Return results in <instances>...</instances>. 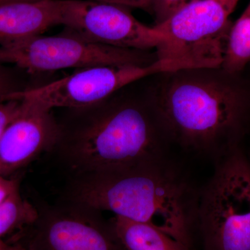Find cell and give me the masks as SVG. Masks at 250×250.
Returning <instances> with one entry per match:
<instances>
[{
    "label": "cell",
    "instance_id": "obj_1",
    "mask_svg": "<svg viewBox=\"0 0 250 250\" xmlns=\"http://www.w3.org/2000/svg\"><path fill=\"white\" fill-rule=\"evenodd\" d=\"M131 86L83 107L57 108L58 134L50 152L74 176L125 168L164 156L166 135L152 103Z\"/></svg>",
    "mask_w": 250,
    "mask_h": 250
},
{
    "label": "cell",
    "instance_id": "obj_2",
    "mask_svg": "<svg viewBox=\"0 0 250 250\" xmlns=\"http://www.w3.org/2000/svg\"><path fill=\"white\" fill-rule=\"evenodd\" d=\"M199 194L163 156L125 168L74 176L67 200L149 224L193 250Z\"/></svg>",
    "mask_w": 250,
    "mask_h": 250
},
{
    "label": "cell",
    "instance_id": "obj_3",
    "mask_svg": "<svg viewBox=\"0 0 250 250\" xmlns=\"http://www.w3.org/2000/svg\"><path fill=\"white\" fill-rule=\"evenodd\" d=\"M211 70L166 72L151 103L166 136L218 159L239 147L247 105L240 90Z\"/></svg>",
    "mask_w": 250,
    "mask_h": 250
},
{
    "label": "cell",
    "instance_id": "obj_4",
    "mask_svg": "<svg viewBox=\"0 0 250 250\" xmlns=\"http://www.w3.org/2000/svg\"><path fill=\"white\" fill-rule=\"evenodd\" d=\"M202 250H250V159L239 147L219 158L199 194Z\"/></svg>",
    "mask_w": 250,
    "mask_h": 250
},
{
    "label": "cell",
    "instance_id": "obj_5",
    "mask_svg": "<svg viewBox=\"0 0 250 250\" xmlns=\"http://www.w3.org/2000/svg\"><path fill=\"white\" fill-rule=\"evenodd\" d=\"M236 5L229 0H194L156 24L164 36L156 48L158 59H174L195 69L221 67L229 30V17Z\"/></svg>",
    "mask_w": 250,
    "mask_h": 250
},
{
    "label": "cell",
    "instance_id": "obj_6",
    "mask_svg": "<svg viewBox=\"0 0 250 250\" xmlns=\"http://www.w3.org/2000/svg\"><path fill=\"white\" fill-rule=\"evenodd\" d=\"M156 59L148 51L100 45L63 33L0 45V62L31 75L97 65H146Z\"/></svg>",
    "mask_w": 250,
    "mask_h": 250
},
{
    "label": "cell",
    "instance_id": "obj_7",
    "mask_svg": "<svg viewBox=\"0 0 250 250\" xmlns=\"http://www.w3.org/2000/svg\"><path fill=\"white\" fill-rule=\"evenodd\" d=\"M191 68L183 61L158 59L146 65L85 67L63 78L13 94L9 100L25 99L50 110L83 107L103 101L146 77Z\"/></svg>",
    "mask_w": 250,
    "mask_h": 250
},
{
    "label": "cell",
    "instance_id": "obj_8",
    "mask_svg": "<svg viewBox=\"0 0 250 250\" xmlns=\"http://www.w3.org/2000/svg\"><path fill=\"white\" fill-rule=\"evenodd\" d=\"M63 34L93 43L149 51L164 36L138 21L127 8L95 0H59Z\"/></svg>",
    "mask_w": 250,
    "mask_h": 250
},
{
    "label": "cell",
    "instance_id": "obj_9",
    "mask_svg": "<svg viewBox=\"0 0 250 250\" xmlns=\"http://www.w3.org/2000/svg\"><path fill=\"white\" fill-rule=\"evenodd\" d=\"M27 228L28 250H124L110 220L72 202L39 209L37 220Z\"/></svg>",
    "mask_w": 250,
    "mask_h": 250
},
{
    "label": "cell",
    "instance_id": "obj_10",
    "mask_svg": "<svg viewBox=\"0 0 250 250\" xmlns=\"http://www.w3.org/2000/svg\"><path fill=\"white\" fill-rule=\"evenodd\" d=\"M21 100L17 113L0 140V175L9 177L38 156L52 150L58 134L53 110Z\"/></svg>",
    "mask_w": 250,
    "mask_h": 250
},
{
    "label": "cell",
    "instance_id": "obj_11",
    "mask_svg": "<svg viewBox=\"0 0 250 250\" xmlns=\"http://www.w3.org/2000/svg\"><path fill=\"white\" fill-rule=\"evenodd\" d=\"M61 24L59 0L0 4V45L42 35Z\"/></svg>",
    "mask_w": 250,
    "mask_h": 250
},
{
    "label": "cell",
    "instance_id": "obj_12",
    "mask_svg": "<svg viewBox=\"0 0 250 250\" xmlns=\"http://www.w3.org/2000/svg\"><path fill=\"white\" fill-rule=\"evenodd\" d=\"M110 221L124 250H191L149 224L118 216Z\"/></svg>",
    "mask_w": 250,
    "mask_h": 250
},
{
    "label": "cell",
    "instance_id": "obj_13",
    "mask_svg": "<svg viewBox=\"0 0 250 250\" xmlns=\"http://www.w3.org/2000/svg\"><path fill=\"white\" fill-rule=\"evenodd\" d=\"M250 62V2L229 30L221 67L228 74L241 71Z\"/></svg>",
    "mask_w": 250,
    "mask_h": 250
},
{
    "label": "cell",
    "instance_id": "obj_14",
    "mask_svg": "<svg viewBox=\"0 0 250 250\" xmlns=\"http://www.w3.org/2000/svg\"><path fill=\"white\" fill-rule=\"evenodd\" d=\"M39 209L24 200L19 190L0 204V238L18 229L28 228L37 220Z\"/></svg>",
    "mask_w": 250,
    "mask_h": 250
},
{
    "label": "cell",
    "instance_id": "obj_15",
    "mask_svg": "<svg viewBox=\"0 0 250 250\" xmlns=\"http://www.w3.org/2000/svg\"><path fill=\"white\" fill-rule=\"evenodd\" d=\"M194 0H152L149 13L155 18L156 24L164 22Z\"/></svg>",
    "mask_w": 250,
    "mask_h": 250
},
{
    "label": "cell",
    "instance_id": "obj_16",
    "mask_svg": "<svg viewBox=\"0 0 250 250\" xmlns=\"http://www.w3.org/2000/svg\"><path fill=\"white\" fill-rule=\"evenodd\" d=\"M5 65L0 62V103L9 100L13 94L27 89L21 86L12 72Z\"/></svg>",
    "mask_w": 250,
    "mask_h": 250
},
{
    "label": "cell",
    "instance_id": "obj_17",
    "mask_svg": "<svg viewBox=\"0 0 250 250\" xmlns=\"http://www.w3.org/2000/svg\"><path fill=\"white\" fill-rule=\"evenodd\" d=\"M20 100H10L0 103V140L4 129L17 113Z\"/></svg>",
    "mask_w": 250,
    "mask_h": 250
},
{
    "label": "cell",
    "instance_id": "obj_18",
    "mask_svg": "<svg viewBox=\"0 0 250 250\" xmlns=\"http://www.w3.org/2000/svg\"><path fill=\"white\" fill-rule=\"evenodd\" d=\"M18 190H19L18 179L0 175V204Z\"/></svg>",
    "mask_w": 250,
    "mask_h": 250
},
{
    "label": "cell",
    "instance_id": "obj_19",
    "mask_svg": "<svg viewBox=\"0 0 250 250\" xmlns=\"http://www.w3.org/2000/svg\"><path fill=\"white\" fill-rule=\"evenodd\" d=\"M110 4L120 5L125 7L137 8L149 12L152 0H95Z\"/></svg>",
    "mask_w": 250,
    "mask_h": 250
},
{
    "label": "cell",
    "instance_id": "obj_20",
    "mask_svg": "<svg viewBox=\"0 0 250 250\" xmlns=\"http://www.w3.org/2000/svg\"><path fill=\"white\" fill-rule=\"evenodd\" d=\"M20 246H12L9 245L5 244L1 241L0 238V250H18L19 249Z\"/></svg>",
    "mask_w": 250,
    "mask_h": 250
},
{
    "label": "cell",
    "instance_id": "obj_21",
    "mask_svg": "<svg viewBox=\"0 0 250 250\" xmlns=\"http://www.w3.org/2000/svg\"><path fill=\"white\" fill-rule=\"evenodd\" d=\"M34 1V0H0V4L4 3L13 2V1Z\"/></svg>",
    "mask_w": 250,
    "mask_h": 250
},
{
    "label": "cell",
    "instance_id": "obj_22",
    "mask_svg": "<svg viewBox=\"0 0 250 250\" xmlns=\"http://www.w3.org/2000/svg\"><path fill=\"white\" fill-rule=\"evenodd\" d=\"M229 1H231V2L233 3V4L237 5L240 0H229Z\"/></svg>",
    "mask_w": 250,
    "mask_h": 250
},
{
    "label": "cell",
    "instance_id": "obj_23",
    "mask_svg": "<svg viewBox=\"0 0 250 250\" xmlns=\"http://www.w3.org/2000/svg\"><path fill=\"white\" fill-rule=\"evenodd\" d=\"M18 250H28L27 248H24V247L21 246L20 247L19 249Z\"/></svg>",
    "mask_w": 250,
    "mask_h": 250
}]
</instances>
